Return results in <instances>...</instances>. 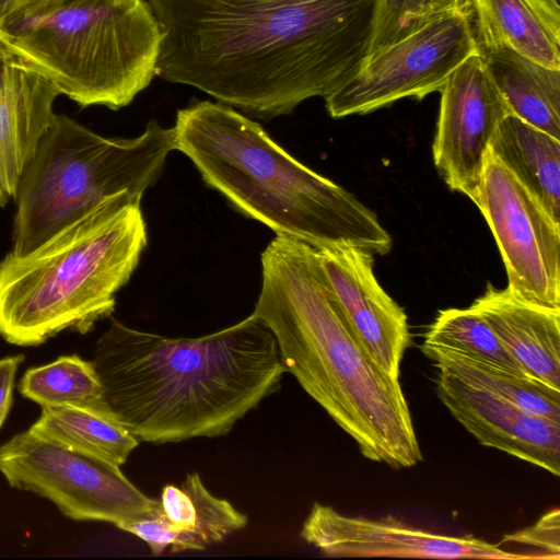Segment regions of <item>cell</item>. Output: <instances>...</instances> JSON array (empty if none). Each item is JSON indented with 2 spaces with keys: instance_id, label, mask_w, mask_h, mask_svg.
Returning <instances> with one entry per match:
<instances>
[{
  "instance_id": "30bf717a",
  "label": "cell",
  "mask_w": 560,
  "mask_h": 560,
  "mask_svg": "<svg viewBox=\"0 0 560 560\" xmlns=\"http://www.w3.org/2000/svg\"><path fill=\"white\" fill-rule=\"evenodd\" d=\"M474 203L494 236L506 289L522 300L560 308V223L490 150Z\"/></svg>"
},
{
  "instance_id": "52a82bcc",
  "label": "cell",
  "mask_w": 560,
  "mask_h": 560,
  "mask_svg": "<svg viewBox=\"0 0 560 560\" xmlns=\"http://www.w3.org/2000/svg\"><path fill=\"white\" fill-rule=\"evenodd\" d=\"M174 150V128L156 120L135 138H106L57 115L21 177L11 253L33 250L122 191L142 197Z\"/></svg>"
},
{
  "instance_id": "2e32d148",
  "label": "cell",
  "mask_w": 560,
  "mask_h": 560,
  "mask_svg": "<svg viewBox=\"0 0 560 560\" xmlns=\"http://www.w3.org/2000/svg\"><path fill=\"white\" fill-rule=\"evenodd\" d=\"M58 95L39 75L0 61V207L15 197L25 167L57 116Z\"/></svg>"
},
{
  "instance_id": "8fae6325",
  "label": "cell",
  "mask_w": 560,
  "mask_h": 560,
  "mask_svg": "<svg viewBox=\"0 0 560 560\" xmlns=\"http://www.w3.org/2000/svg\"><path fill=\"white\" fill-rule=\"evenodd\" d=\"M432 144L434 165L451 190L475 200L490 142L512 114L478 50L447 78Z\"/></svg>"
},
{
  "instance_id": "7402d4cb",
  "label": "cell",
  "mask_w": 560,
  "mask_h": 560,
  "mask_svg": "<svg viewBox=\"0 0 560 560\" xmlns=\"http://www.w3.org/2000/svg\"><path fill=\"white\" fill-rule=\"evenodd\" d=\"M421 349L439 371L509 400L528 413L560 423V390L453 349L424 346Z\"/></svg>"
},
{
  "instance_id": "ffe728a7",
  "label": "cell",
  "mask_w": 560,
  "mask_h": 560,
  "mask_svg": "<svg viewBox=\"0 0 560 560\" xmlns=\"http://www.w3.org/2000/svg\"><path fill=\"white\" fill-rule=\"evenodd\" d=\"M560 223V139L511 114L489 149Z\"/></svg>"
},
{
  "instance_id": "83f0119b",
  "label": "cell",
  "mask_w": 560,
  "mask_h": 560,
  "mask_svg": "<svg viewBox=\"0 0 560 560\" xmlns=\"http://www.w3.org/2000/svg\"><path fill=\"white\" fill-rule=\"evenodd\" d=\"M435 14L462 12L471 14V0H433Z\"/></svg>"
},
{
  "instance_id": "cb8c5ba5",
  "label": "cell",
  "mask_w": 560,
  "mask_h": 560,
  "mask_svg": "<svg viewBox=\"0 0 560 560\" xmlns=\"http://www.w3.org/2000/svg\"><path fill=\"white\" fill-rule=\"evenodd\" d=\"M422 346L453 349L515 375L533 378L470 306L441 310L424 334Z\"/></svg>"
},
{
  "instance_id": "9a60e30c",
  "label": "cell",
  "mask_w": 560,
  "mask_h": 560,
  "mask_svg": "<svg viewBox=\"0 0 560 560\" xmlns=\"http://www.w3.org/2000/svg\"><path fill=\"white\" fill-rule=\"evenodd\" d=\"M248 518L226 499L212 494L198 472L163 487L156 508L118 528L143 540L154 556L200 551L244 528Z\"/></svg>"
},
{
  "instance_id": "5bb4252c",
  "label": "cell",
  "mask_w": 560,
  "mask_h": 560,
  "mask_svg": "<svg viewBox=\"0 0 560 560\" xmlns=\"http://www.w3.org/2000/svg\"><path fill=\"white\" fill-rule=\"evenodd\" d=\"M436 394L479 444L502 451L553 476L560 472V423L439 371Z\"/></svg>"
},
{
  "instance_id": "8992f818",
  "label": "cell",
  "mask_w": 560,
  "mask_h": 560,
  "mask_svg": "<svg viewBox=\"0 0 560 560\" xmlns=\"http://www.w3.org/2000/svg\"><path fill=\"white\" fill-rule=\"evenodd\" d=\"M162 40L147 0H21L0 20V61L81 107L128 106L156 77Z\"/></svg>"
},
{
  "instance_id": "4fadbf2b",
  "label": "cell",
  "mask_w": 560,
  "mask_h": 560,
  "mask_svg": "<svg viewBox=\"0 0 560 560\" xmlns=\"http://www.w3.org/2000/svg\"><path fill=\"white\" fill-rule=\"evenodd\" d=\"M317 253L351 330L381 370L398 380L400 363L411 342L408 318L376 279L374 255L350 245Z\"/></svg>"
},
{
  "instance_id": "484cf974",
  "label": "cell",
  "mask_w": 560,
  "mask_h": 560,
  "mask_svg": "<svg viewBox=\"0 0 560 560\" xmlns=\"http://www.w3.org/2000/svg\"><path fill=\"white\" fill-rule=\"evenodd\" d=\"M503 540L524 544L547 552L548 559L560 558V514L553 509L544 514L539 521L521 532L505 535Z\"/></svg>"
},
{
  "instance_id": "9c48e42d",
  "label": "cell",
  "mask_w": 560,
  "mask_h": 560,
  "mask_svg": "<svg viewBox=\"0 0 560 560\" xmlns=\"http://www.w3.org/2000/svg\"><path fill=\"white\" fill-rule=\"evenodd\" d=\"M479 50L470 14L445 12L408 36L365 56L330 94L332 118L364 115L406 97L422 100L440 92L450 74Z\"/></svg>"
},
{
  "instance_id": "e0dca14e",
  "label": "cell",
  "mask_w": 560,
  "mask_h": 560,
  "mask_svg": "<svg viewBox=\"0 0 560 560\" xmlns=\"http://www.w3.org/2000/svg\"><path fill=\"white\" fill-rule=\"evenodd\" d=\"M526 374L560 390V308L520 299L488 283L470 305Z\"/></svg>"
},
{
  "instance_id": "d4e9b609",
  "label": "cell",
  "mask_w": 560,
  "mask_h": 560,
  "mask_svg": "<svg viewBox=\"0 0 560 560\" xmlns=\"http://www.w3.org/2000/svg\"><path fill=\"white\" fill-rule=\"evenodd\" d=\"M435 15L433 0H373L364 57L402 39Z\"/></svg>"
},
{
  "instance_id": "d6986e66",
  "label": "cell",
  "mask_w": 560,
  "mask_h": 560,
  "mask_svg": "<svg viewBox=\"0 0 560 560\" xmlns=\"http://www.w3.org/2000/svg\"><path fill=\"white\" fill-rule=\"evenodd\" d=\"M479 51L512 114L560 139V70L503 46Z\"/></svg>"
},
{
  "instance_id": "7c38bea8",
  "label": "cell",
  "mask_w": 560,
  "mask_h": 560,
  "mask_svg": "<svg viewBox=\"0 0 560 560\" xmlns=\"http://www.w3.org/2000/svg\"><path fill=\"white\" fill-rule=\"evenodd\" d=\"M301 537L324 556L334 558L539 559L501 549L475 537L433 534L386 516H349L314 503L302 524Z\"/></svg>"
},
{
  "instance_id": "ac0fdd59",
  "label": "cell",
  "mask_w": 560,
  "mask_h": 560,
  "mask_svg": "<svg viewBox=\"0 0 560 560\" xmlns=\"http://www.w3.org/2000/svg\"><path fill=\"white\" fill-rule=\"evenodd\" d=\"M480 47H508L560 70L558 0H471Z\"/></svg>"
},
{
  "instance_id": "44dd1931",
  "label": "cell",
  "mask_w": 560,
  "mask_h": 560,
  "mask_svg": "<svg viewBox=\"0 0 560 560\" xmlns=\"http://www.w3.org/2000/svg\"><path fill=\"white\" fill-rule=\"evenodd\" d=\"M30 430L116 467L139 445L109 408L45 406Z\"/></svg>"
},
{
  "instance_id": "3957f363",
  "label": "cell",
  "mask_w": 560,
  "mask_h": 560,
  "mask_svg": "<svg viewBox=\"0 0 560 560\" xmlns=\"http://www.w3.org/2000/svg\"><path fill=\"white\" fill-rule=\"evenodd\" d=\"M261 289L253 314L272 332L285 372L357 443L393 469L422 462L398 380L358 340L312 246L277 236L261 254Z\"/></svg>"
},
{
  "instance_id": "f1b7e54d",
  "label": "cell",
  "mask_w": 560,
  "mask_h": 560,
  "mask_svg": "<svg viewBox=\"0 0 560 560\" xmlns=\"http://www.w3.org/2000/svg\"><path fill=\"white\" fill-rule=\"evenodd\" d=\"M21 0H0V20L11 12Z\"/></svg>"
},
{
  "instance_id": "ba28073f",
  "label": "cell",
  "mask_w": 560,
  "mask_h": 560,
  "mask_svg": "<svg viewBox=\"0 0 560 560\" xmlns=\"http://www.w3.org/2000/svg\"><path fill=\"white\" fill-rule=\"evenodd\" d=\"M0 472L18 490L52 502L74 521L117 526L151 513L158 499L144 494L120 470L30 429L0 447Z\"/></svg>"
},
{
  "instance_id": "5b68a950",
  "label": "cell",
  "mask_w": 560,
  "mask_h": 560,
  "mask_svg": "<svg viewBox=\"0 0 560 560\" xmlns=\"http://www.w3.org/2000/svg\"><path fill=\"white\" fill-rule=\"evenodd\" d=\"M141 196L122 191L33 250L0 261V336L33 347L86 334L115 311L148 244Z\"/></svg>"
},
{
  "instance_id": "4316f807",
  "label": "cell",
  "mask_w": 560,
  "mask_h": 560,
  "mask_svg": "<svg viewBox=\"0 0 560 560\" xmlns=\"http://www.w3.org/2000/svg\"><path fill=\"white\" fill-rule=\"evenodd\" d=\"M24 359L23 354L0 359V429L11 409L15 375Z\"/></svg>"
},
{
  "instance_id": "277c9868",
  "label": "cell",
  "mask_w": 560,
  "mask_h": 560,
  "mask_svg": "<svg viewBox=\"0 0 560 560\" xmlns=\"http://www.w3.org/2000/svg\"><path fill=\"white\" fill-rule=\"evenodd\" d=\"M176 150L203 182L277 236L319 250L350 245L385 255L392 237L353 194L293 158L238 110L197 101L177 110Z\"/></svg>"
},
{
  "instance_id": "603a6c76",
  "label": "cell",
  "mask_w": 560,
  "mask_h": 560,
  "mask_svg": "<svg viewBox=\"0 0 560 560\" xmlns=\"http://www.w3.org/2000/svg\"><path fill=\"white\" fill-rule=\"evenodd\" d=\"M18 387L24 398L40 407L108 408L93 361L77 354L62 355L51 363L28 369Z\"/></svg>"
},
{
  "instance_id": "6da1fadb",
  "label": "cell",
  "mask_w": 560,
  "mask_h": 560,
  "mask_svg": "<svg viewBox=\"0 0 560 560\" xmlns=\"http://www.w3.org/2000/svg\"><path fill=\"white\" fill-rule=\"evenodd\" d=\"M156 77L262 120L336 90L363 59L373 0H147Z\"/></svg>"
},
{
  "instance_id": "7a4b0ae2",
  "label": "cell",
  "mask_w": 560,
  "mask_h": 560,
  "mask_svg": "<svg viewBox=\"0 0 560 560\" xmlns=\"http://www.w3.org/2000/svg\"><path fill=\"white\" fill-rule=\"evenodd\" d=\"M92 361L112 413L139 443L153 444L228 434L285 373L272 332L254 314L196 338L112 318Z\"/></svg>"
}]
</instances>
